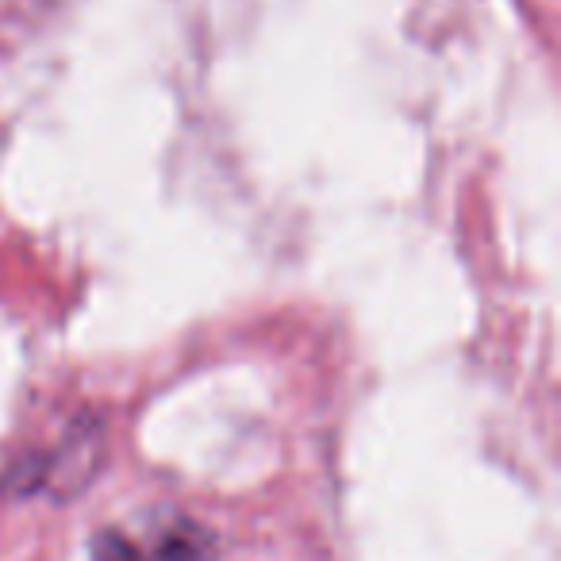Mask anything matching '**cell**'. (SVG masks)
Masks as SVG:
<instances>
[{
	"label": "cell",
	"mask_w": 561,
	"mask_h": 561,
	"mask_svg": "<svg viewBox=\"0 0 561 561\" xmlns=\"http://www.w3.org/2000/svg\"><path fill=\"white\" fill-rule=\"evenodd\" d=\"M93 561H211V535L185 515H147L96 530Z\"/></svg>",
	"instance_id": "cell-1"
}]
</instances>
